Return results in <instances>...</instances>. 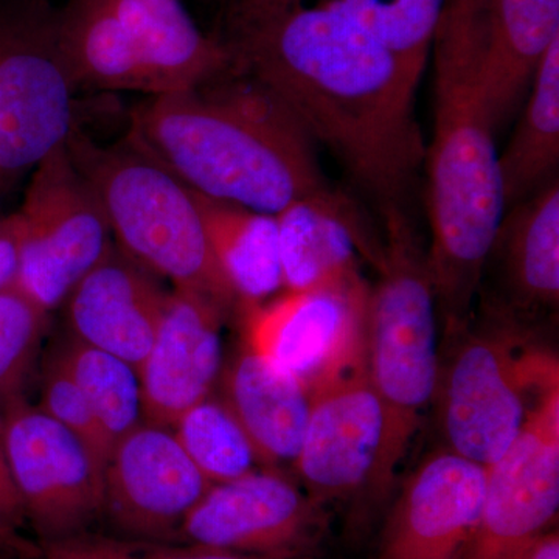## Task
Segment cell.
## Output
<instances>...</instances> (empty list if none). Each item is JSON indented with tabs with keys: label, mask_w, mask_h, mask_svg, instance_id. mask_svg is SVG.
Returning a JSON list of instances; mask_svg holds the SVG:
<instances>
[{
	"label": "cell",
	"mask_w": 559,
	"mask_h": 559,
	"mask_svg": "<svg viewBox=\"0 0 559 559\" xmlns=\"http://www.w3.org/2000/svg\"><path fill=\"white\" fill-rule=\"evenodd\" d=\"M246 2L259 3V5L288 7L301 3V0H246Z\"/></svg>",
	"instance_id": "e575fe53"
},
{
	"label": "cell",
	"mask_w": 559,
	"mask_h": 559,
	"mask_svg": "<svg viewBox=\"0 0 559 559\" xmlns=\"http://www.w3.org/2000/svg\"><path fill=\"white\" fill-rule=\"evenodd\" d=\"M559 509V388L530 411L516 439L487 468L484 503L457 559H516L549 532Z\"/></svg>",
	"instance_id": "7c38bea8"
},
{
	"label": "cell",
	"mask_w": 559,
	"mask_h": 559,
	"mask_svg": "<svg viewBox=\"0 0 559 559\" xmlns=\"http://www.w3.org/2000/svg\"><path fill=\"white\" fill-rule=\"evenodd\" d=\"M49 312L16 285L0 289V406L21 395Z\"/></svg>",
	"instance_id": "83f0119b"
},
{
	"label": "cell",
	"mask_w": 559,
	"mask_h": 559,
	"mask_svg": "<svg viewBox=\"0 0 559 559\" xmlns=\"http://www.w3.org/2000/svg\"><path fill=\"white\" fill-rule=\"evenodd\" d=\"M20 260V226L16 213L0 215V289L16 282Z\"/></svg>",
	"instance_id": "4dcf8cb0"
},
{
	"label": "cell",
	"mask_w": 559,
	"mask_h": 559,
	"mask_svg": "<svg viewBox=\"0 0 559 559\" xmlns=\"http://www.w3.org/2000/svg\"><path fill=\"white\" fill-rule=\"evenodd\" d=\"M127 138L194 193L257 212L277 215L329 187L296 117L234 70L200 90L146 97Z\"/></svg>",
	"instance_id": "3957f363"
},
{
	"label": "cell",
	"mask_w": 559,
	"mask_h": 559,
	"mask_svg": "<svg viewBox=\"0 0 559 559\" xmlns=\"http://www.w3.org/2000/svg\"><path fill=\"white\" fill-rule=\"evenodd\" d=\"M489 257L499 263L511 310L539 314L557 310L559 301V186L551 179L506 212Z\"/></svg>",
	"instance_id": "44dd1931"
},
{
	"label": "cell",
	"mask_w": 559,
	"mask_h": 559,
	"mask_svg": "<svg viewBox=\"0 0 559 559\" xmlns=\"http://www.w3.org/2000/svg\"><path fill=\"white\" fill-rule=\"evenodd\" d=\"M221 43L234 72L270 90L364 189L399 204L426 159L418 86L337 0L311 9L235 0Z\"/></svg>",
	"instance_id": "6da1fadb"
},
{
	"label": "cell",
	"mask_w": 559,
	"mask_h": 559,
	"mask_svg": "<svg viewBox=\"0 0 559 559\" xmlns=\"http://www.w3.org/2000/svg\"><path fill=\"white\" fill-rule=\"evenodd\" d=\"M418 86L447 0H337Z\"/></svg>",
	"instance_id": "484cf974"
},
{
	"label": "cell",
	"mask_w": 559,
	"mask_h": 559,
	"mask_svg": "<svg viewBox=\"0 0 559 559\" xmlns=\"http://www.w3.org/2000/svg\"><path fill=\"white\" fill-rule=\"evenodd\" d=\"M16 218L20 260L14 283L47 312L64 304L116 246L100 202L68 145L33 170Z\"/></svg>",
	"instance_id": "9c48e42d"
},
{
	"label": "cell",
	"mask_w": 559,
	"mask_h": 559,
	"mask_svg": "<svg viewBox=\"0 0 559 559\" xmlns=\"http://www.w3.org/2000/svg\"><path fill=\"white\" fill-rule=\"evenodd\" d=\"M283 290L297 293L362 277L359 255L380 264L359 210L340 191L325 187L294 201L275 215Z\"/></svg>",
	"instance_id": "d6986e66"
},
{
	"label": "cell",
	"mask_w": 559,
	"mask_h": 559,
	"mask_svg": "<svg viewBox=\"0 0 559 559\" xmlns=\"http://www.w3.org/2000/svg\"><path fill=\"white\" fill-rule=\"evenodd\" d=\"M485 0H447L433 39V134L428 162L430 282L444 331L469 322L507 212L481 64Z\"/></svg>",
	"instance_id": "7a4b0ae2"
},
{
	"label": "cell",
	"mask_w": 559,
	"mask_h": 559,
	"mask_svg": "<svg viewBox=\"0 0 559 559\" xmlns=\"http://www.w3.org/2000/svg\"><path fill=\"white\" fill-rule=\"evenodd\" d=\"M3 441L40 543L86 533L103 514V468L86 444L24 396L2 406Z\"/></svg>",
	"instance_id": "8fae6325"
},
{
	"label": "cell",
	"mask_w": 559,
	"mask_h": 559,
	"mask_svg": "<svg viewBox=\"0 0 559 559\" xmlns=\"http://www.w3.org/2000/svg\"><path fill=\"white\" fill-rule=\"evenodd\" d=\"M212 301L173 289L148 355L139 369L143 419L173 428L183 412L212 395L223 371L221 325Z\"/></svg>",
	"instance_id": "e0dca14e"
},
{
	"label": "cell",
	"mask_w": 559,
	"mask_h": 559,
	"mask_svg": "<svg viewBox=\"0 0 559 559\" xmlns=\"http://www.w3.org/2000/svg\"><path fill=\"white\" fill-rule=\"evenodd\" d=\"M0 514L17 528L27 521L20 492L11 477L9 460H7L2 412H0Z\"/></svg>",
	"instance_id": "1f68e13d"
},
{
	"label": "cell",
	"mask_w": 559,
	"mask_h": 559,
	"mask_svg": "<svg viewBox=\"0 0 559 559\" xmlns=\"http://www.w3.org/2000/svg\"><path fill=\"white\" fill-rule=\"evenodd\" d=\"M58 43L76 87L146 97L200 90L231 70L182 0H68Z\"/></svg>",
	"instance_id": "8992f818"
},
{
	"label": "cell",
	"mask_w": 559,
	"mask_h": 559,
	"mask_svg": "<svg viewBox=\"0 0 559 559\" xmlns=\"http://www.w3.org/2000/svg\"><path fill=\"white\" fill-rule=\"evenodd\" d=\"M76 91L57 13L39 2L0 13V201L68 145Z\"/></svg>",
	"instance_id": "ba28073f"
},
{
	"label": "cell",
	"mask_w": 559,
	"mask_h": 559,
	"mask_svg": "<svg viewBox=\"0 0 559 559\" xmlns=\"http://www.w3.org/2000/svg\"><path fill=\"white\" fill-rule=\"evenodd\" d=\"M319 500L272 468L213 484L187 514L179 539L260 559H289L319 535Z\"/></svg>",
	"instance_id": "4fadbf2b"
},
{
	"label": "cell",
	"mask_w": 559,
	"mask_h": 559,
	"mask_svg": "<svg viewBox=\"0 0 559 559\" xmlns=\"http://www.w3.org/2000/svg\"><path fill=\"white\" fill-rule=\"evenodd\" d=\"M46 559H260L212 547L176 546L171 543L81 535L40 543Z\"/></svg>",
	"instance_id": "f1b7e54d"
},
{
	"label": "cell",
	"mask_w": 559,
	"mask_h": 559,
	"mask_svg": "<svg viewBox=\"0 0 559 559\" xmlns=\"http://www.w3.org/2000/svg\"><path fill=\"white\" fill-rule=\"evenodd\" d=\"M487 468L444 448L404 485L381 543V559H457L484 503Z\"/></svg>",
	"instance_id": "2e32d148"
},
{
	"label": "cell",
	"mask_w": 559,
	"mask_h": 559,
	"mask_svg": "<svg viewBox=\"0 0 559 559\" xmlns=\"http://www.w3.org/2000/svg\"><path fill=\"white\" fill-rule=\"evenodd\" d=\"M57 352L112 444L143 421L139 371L131 364L73 336Z\"/></svg>",
	"instance_id": "d4e9b609"
},
{
	"label": "cell",
	"mask_w": 559,
	"mask_h": 559,
	"mask_svg": "<svg viewBox=\"0 0 559 559\" xmlns=\"http://www.w3.org/2000/svg\"><path fill=\"white\" fill-rule=\"evenodd\" d=\"M43 558L40 546L21 535L20 528L0 514V559Z\"/></svg>",
	"instance_id": "d6a6232c"
},
{
	"label": "cell",
	"mask_w": 559,
	"mask_h": 559,
	"mask_svg": "<svg viewBox=\"0 0 559 559\" xmlns=\"http://www.w3.org/2000/svg\"><path fill=\"white\" fill-rule=\"evenodd\" d=\"M516 559H559V536L555 532H546L533 540Z\"/></svg>",
	"instance_id": "836d02e7"
},
{
	"label": "cell",
	"mask_w": 559,
	"mask_h": 559,
	"mask_svg": "<svg viewBox=\"0 0 559 559\" xmlns=\"http://www.w3.org/2000/svg\"><path fill=\"white\" fill-rule=\"evenodd\" d=\"M369 290L358 277L241 305L242 344L296 378L312 396L366 367Z\"/></svg>",
	"instance_id": "30bf717a"
},
{
	"label": "cell",
	"mask_w": 559,
	"mask_h": 559,
	"mask_svg": "<svg viewBox=\"0 0 559 559\" xmlns=\"http://www.w3.org/2000/svg\"><path fill=\"white\" fill-rule=\"evenodd\" d=\"M170 290L114 246L69 294L72 336L127 360L139 371L148 355Z\"/></svg>",
	"instance_id": "ac0fdd59"
},
{
	"label": "cell",
	"mask_w": 559,
	"mask_h": 559,
	"mask_svg": "<svg viewBox=\"0 0 559 559\" xmlns=\"http://www.w3.org/2000/svg\"><path fill=\"white\" fill-rule=\"evenodd\" d=\"M436 395L448 448L488 468L503 454L530 411L559 388V364L551 352L530 344L516 322L471 330L469 322L444 331Z\"/></svg>",
	"instance_id": "52a82bcc"
},
{
	"label": "cell",
	"mask_w": 559,
	"mask_h": 559,
	"mask_svg": "<svg viewBox=\"0 0 559 559\" xmlns=\"http://www.w3.org/2000/svg\"><path fill=\"white\" fill-rule=\"evenodd\" d=\"M219 381L221 400L248 433L264 468L294 463L310 417V392L245 344Z\"/></svg>",
	"instance_id": "ffe728a7"
},
{
	"label": "cell",
	"mask_w": 559,
	"mask_h": 559,
	"mask_svg": "<svg viewBox=\"0 0 559 559\" xmlns=\"http://www.w3.org/2000/svg\"><path fill=\"white\" fill-rule=\"evenodd\" d=\"M210 487L173 429L143 419L106 460L103 514L124 538L173 543Z\"/></svg>",
	"instance_id": "5bb4252c"
},
{
	"label": "cell",
	"mask_w": 559,
	"mask_h": 559,
	"mask_svg": "<svg viewBox=\"0 0 559 559\" xmlns=\"http://www.w3.org/2000/svg\"><path fill=\"white\" fill-rule=\"evenodd\" d=\"M68 150L94 190L114 242L173 289L212 301L224 314L240 308L210 249L197 194L124 138L102 145L79 127Z\"/></svg>",
	"instance_id": "5b68a950"
},
{
	"label": "cell",
	"mask_w": 559,
	"mask_h": 559,
	"mask_svg": "<svg viewBox=\"0 0 559 559\" xmlns=\"http://www.w3.org/2000/svg\"><path fill=\"white\" fill-rule=\"evenodd\" d=\"M384 433V414L366 367L311 396L310 417L294 460L311 498H345L370 488Z\"/></svg>",
	"instance_id": "9a60e30c"
},
{
	"label": "cell",
	"mask_w": 559,
	"mask_h": 559,
	"mask_svg": "<svg viewBox=\"0 0 559 559\" xmlns=\"http://www.w3.org/2000/svg\"><path fill=\"white\" fill-rule=\"evenodd\" d=\"M194 194L210 249L240 307L277 296L283 272L275 215Z\"/></svg>",
	"instance_id": "603a6c76"
},
{
	"label": "cell",
	"mask_w": 559,
	"mask_h": 559,
	"mask_svg": "<svg viewBox=\"0 0 559 559\" xmlns=\"http://www.w3.org/2000/svg\"><path fill=\"white\" fill-rule=\"evenodd\" d=\"M39 407L79 437L105 471L112 441L106 436L90 401L81 392L58 352L51 356L44 371L43 403Z\"/></svg>",
	"instance_id": "f546056e"
},
{
	"label": "cell",
	"mask_w": 559,
	"mask_h": 559,
	"mask_svg": "<svg viewBox=\"0 0 559 559\" xmlns=\"http://www.w3.org/2000/svg\"><path fill=\"white\" fill-rule=\"evenodd\" d=\"M558 38L559 0H485L481 81L496 131L521 105Z\"/></svg>",
	"instance_id": "7402d4cb"
},
{
	"label": "cell",
	"mask_w": 559,
	"mask_h": 559,
	"mask_svg": "<svg viewBox=\"0 0 559 559\" xmlns=\"http://www.w3.org/2000/svg\"><path fill=\"white\" fill-rule=\"evenodd\" d=\"M559 164V38L535 70L516 131L499 156L507 209L524 201L551 179Z\"/></svg>",
	"instance_id": "cb8c5ba5"
},
{
	"label": "cell",
	"mask_w": 559,
	"mask_h": 559,
	"mask_svg": "<svg viewBox=\"0 0 559 559\" xmlns=\"http://www.w3.org/2000/svg\"><path fill=\"white\" fill-rule=\"evenodd\" d=\"M380 280L367 301L366 371L381 401L384 433L370 489L385 495L423 412L436 395L439 308L426 250L400 204L384 205Z\"/></svg>",
	"instance_id": "277c9868"
},
{
	"label": "cell",
	"mask_w": 559,
	"mask_h": 559,
	"mask_svg": "<svg viewBox=\"0 0 559 559\" xmlns=\"http://www.w3.org/2000/svg\"><path fill=\"white\" fill-rule=\"evenodd\" d=\"M171 429L212 485L238 479L263 466L238 419L213 395L183 412Z\"/></svg>",
	"instance_id": "4316f807"
}]
</instances>
